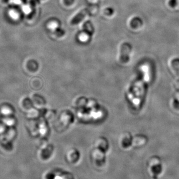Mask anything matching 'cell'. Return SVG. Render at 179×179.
I'll use <instances>...</instances> for the list:
<instances>
[{
  "label": "cell",
  "mask_w": 179,
  "mask_h": 179,
  "mask_svg": "<svg viewBox=\"0 0 179 179\" xmlns=\"http://www.w3.org/2000/svg\"><path fill=\"white\" fill-rule=\"evenodd\" d=\"M131 47L128 43H124L122 45L121 47V54L120 60L122 63H125L128 62L130 59V51Z\"/></svg>",
  "instance_id": "6da1fadb"
},
{
  "label": "cell",
  "mask_w": 179,
  "mask_h": 179,
  "mask_svg": "<svg viewBox=\"0 0 179 179\" xmlns=\"http://www.w3.org/2000/svg\"><path fill=\"white\" fill-rule=\"evenodd\" d=\"M133 138L132 135L130 133H125L121 137L122 141L121 144L124 148H127L133 145Z\"/></svg>",
  "instance_id": "7a4b0ae2"
},
{
  "label": "cell",
  "mask_w": 179,
  "mask_h": 179,
  "mask_svg": "<svg viewBox=\"0 0 179 179\" xmlns=\"http://www.w3.org/2000/svg\"><path fill=\"white\" fill-rule=\"evenodd\" d=\"M89 12L90 10L88 9V8L82 10L80 12L77 13V14L72 19L71 21V24L74 25V24H76L79 23V22L82 21V20L85 17V16L87 15L88 13H89Z\"/></svg>",
  "instance_id": "3957f363"
},
{
  "label": "cell",
  "mask_w": 179,
  "mask_h": 179,
  "mask_svg": "<svg viewBox=\"0 0 179 179\" xmlns=\"http://www.w3.org/2000/svg\"><path fill=\"white\" fill-rule=\"evenodd\" d=\"M170 105L171 108L175 112L179 114V91H177L171 99Z\"/></svg>",
  "instance_id": "277c9868"
},
{
  "label": "cell",
  "mask_w": 179,
  "mask_h": 179,
  "mask_svg": "<svg viewBox=\"0 0 179 179\" xmlns=\"http://www.w3.org/2000/svg\"><path fill=\"white\" fill-rule=\"evenodd\" d=\"M147 137L143 134H136L133 136V144L136 145H144L147 142Z\"/></svg>",
  "instance_id": "5b68a950"
},
{
  "label": "cell",
  "mask_w": 179,
  "mask_h": 179,
  "mask_svg": "<svg viewBox=\"0 0 179 179\" xmlns=\"http://www.w3.org/2000/svg\"><path fill=\"white\" fill-rule=\"evenodd\" d=\"M171 70L175 76L179 78V59H174L171 61Z\"/></svg>",
  "instance_id": "8992f818"
},
{
  "label": "cell",
  "mask_w": 179,
  "mask_h": 179,
  "mask_svg": "<svg viewBox=\"0 0 179 179\" xmlns=\"http://www.w3.org/2000/svg\"><path fill=\"white\" fill-rule=\"evenodd\" d=\"M83 30L85 33L92 35L94 33V27L90 21L86 22L83 26Z\"/></svg>",
  "instance_id": "52a82bcc"
},
{
  "label": "cell",
  "mask_w": 179,
  "mask_h": 179,
  "mask_svg": "<svg viewBox=\"0 0 179 179\" xmlns=\"http://www.w3.org/2000/svg\"><path fill=\"white\" fill-rule=\"evenodd\" d=\"M174 86L175 89L177 90V91H179V78H178V79L175 81Z\"/></svg>",
  "instance_id": "ba28073f"
},
{
  "label": "cell",
  "mask_w": 179,
  "mask_h": 179,
  "mask_svg": "<svg viewBox=\"0 0 179 179\" xmlns=\"http://www.w3.org/2000/svg\"><path fill=\"white\" fill-rule=\"evenodd\" d=\"M9 0H0V2L3 5H7L9 2Z\"/></svg>",
  "instance_id": "9c48e42d"
},
{
  "label": "cell",
  "mask_w": 179,
  "mask_h": 179,
  "mask_svg": "<svg viewBox=\"0 0 179 179\" xmlns=\"http://www.w3.org/2000/svg\"><path fill=\"white\" fill-rule=\"evenodd\" d=\"M39 0H31V4L32 5H35V3L38 1Z\"/></svg>",
  "instance_id": "30bf717a"
}]
</instances>
